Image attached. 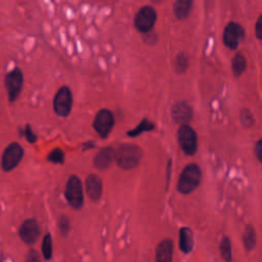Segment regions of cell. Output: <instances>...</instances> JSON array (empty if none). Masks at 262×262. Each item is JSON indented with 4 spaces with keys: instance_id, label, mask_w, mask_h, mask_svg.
I'll list each match as a JSON object with an SVG mask.
<instances>
[{
    "instance_id": "6da1fadb",
    "label": "cell",
    "mask_w": 262,
    "mask_h": 262,
    "mask_svg": "<svg viewBox=\"0 0 262 262\" xmlns=\"http://www.w3.org/2000/svg\"><path fill=\"white\" fill-rule=\"evenodd\" d=\"M141 159V150L134 145H122L115 152L114 160L123 169H132Z\"/></svg>"
},
{
    "instance_id": "7a4b0ae2",
    "label": "cell",
    "mask_w": 262,
    "mask_h": 262,
    "mask_svg": "<svg viewBox=\"0 0 262 262\" xmlns=\"http://www.w3.org/2000/svg\"><path fill=\"white\" fill-rule=\"evenodd\" d=\"M201 169L197 164H189L183 169L179 181L177 184V189L181 194H189L195 190L201 181Z\"/></svg>"
},
{
    "instance_id": "3957f363",
    "label": "cell",
    "mask_w": 262,
    "mask_h": 262,
    "mask_svg": "<svg viewBox=\"0 0 262 262\" xmlns=\"http://www.w3.org/2000/svg\"><path fill=\"white\" fill-rule=\"evenodd\" d=\"M157 22V12L151 6H145L138 10L134 18V27L141 33L145 34L153 31Z\"/></svg>"
},
{
    "instance_id": "277c9868",
    "label": "cell",
    "mask_w": 262,
    "mask_h": 262,
    "mask_svg": "<svg viewBox=\"0 0 262 262\" xmlns=\"http://www.w3.org/2000/svg\"><path fill=\"white\" fill-rule=\"evenodd\" d=\"M24 74L19 67H15L5 77V86L8 91L9 101L11 103L16 102L23 89Z\"/></svg>"
},
{
    "instance_id": "5b68a950",
    "label": "cell",
    "mask_w": 262,
    "mask_h": 262,
    "mask_svg": "<svg viewBox=\"0 0 262 262\" xmlns=\"http://www.w3.org/2000/svg\"><path fill=\"white\" fill-rule=\"evenodd\" d=\"M245 36L246 31L241 24L236 22H229L224 29L222 40L228 50L235 51L239 49L241 41H243Z\"/></svg>"
},
{
    "instance_id": "8992f818",
    "label": "cell",
    "mask_w": 262,
    "mask_h": 262,
    "mask_svg": "<svg viewBox=\"0 0 262 262\" xmlns=\"http://www.w3.org/2000/svg\"><path fill=\"white\" fill-rule=\"evenodd\" d=\"M65 195L69 204L74 209H80L83 206L82 183L78 176L71 175L66 186Z\"/></svg>"
},
{
    "instance_id": "52a82bcc",
    "label": "cell",
    "mask_w": 262,
    "mask_h": 262,
    "mask_svg": "<svg viewBox=\"0 0 262 262\" xmlns=\"http://www.w3.org/2000/svg\"><path fill=\"white\" fill-rule=\"evenodd\" d=\"M73 106L72 91L68 86H62L55 95L54 109L58 116L67 117L71 113Z\"/></svg>"
},
{
    "instance_id": "ba28073f",
    "label": "cell",
    "mask_w": 262,
    "mask_h": 262,
    "mask_svg": "<svg viewBox=\"0 0 262 262\" xmlns=\"http://www.w3.org/2000/svg\"><path fill=\"white\" fill-rule=\"evenodd\" d=\"M178 142L181 150L188 156H193L197 152L198 138L195 130L187 124L178 129Z\"/></svg>"
},
{
    "instance_id": "9c48e42d",
    "label": "cell",
    "mask_w": 262,
    "mask_h": 262,
    "mask_svg": "<svg viewBox=\"0 0 262 262\" xmlns=\"http://www.w3.org/2000/svg\"><path fill=\"white\" fill-rule=\"evenodd\" d=\"M24 156L23 148L18 142H12V144L6 149L3 155L2 165L5 171H11L20 164Z\"/></svg>"
},
{
    "instance_id": "30bf717a",
    "label": "cell",
    "mask_w": 262,
    "mask_h": 262,
    "mask_svg": "<svg viewBox=\"0 0 262 262\" xmlns=\"http://www.w3.org/2000/svg\"><path fill=\"white\" fill-rule=\"evenodd\" d=\"M115 123L114 115L110 110L103 109L98 112L93 121V128L102 137H107Z\"/></svg>"
},
{
    "instance_id": "8fae6325",
    "label": "cell",
    "mask_w": 262,
    "mask_h": 262,
    "mask_svg": "<svg viewBox=\"0 0 262 262\" xmlns=\"http://www.w3.org/2000/svg\"><path fill=\"white\" fill-rule=\"evenodd\" d=\"M40 235V227L36 220L28 219L24 222L20 228L21 239L26 244H34Z\"/></svg>"
},
{
    "instance_id": "7c38bea8",
    "label": "cell",
    "mask_w": 262,
    "mask_h": 262,
    "mask_svg": "<svg viewBox=\"0 0 262 262\" xmlns=\"http://www.w3.org/2000/svg\"><path fill=\"white\" fill-rule=\"evenodd\" d=\"M171 115L176 123L185 125L193 118V110L185 102L176 103L171 109Z\"/></svg>"
},
{
    "instance_id": "4fadbf2b",
    "label": "cell",
    "mask_w": 262,
    "mask_h": 262,
    "mask_svg": "<svg viewBox=\"0 0 262 262\" xmlns=\"http://www.w3.org/2000/svg\"><path fill=\"white\" fill-rule=\"evenodd\" d=\"M86 192L92 201H98L101 199L103 193V183L98 175H88L86 178Z\"/></svg>"
},
{
    "instance_id": "5bb4252c",
    "label": "cell",
    "mask_w": 262,
    "mask_h": 262,
    "mask_svg": "<svg viewBox=\"0 0 262 262\" xmlns=\"http://www.w3.org/2000/svg\"><path fill=\"white\" fill-rule=\"evenodd\" d=\"M173 256V243L171 240L162 241L156 249V261L157 262H172Z\"/></svg>"
},
{
    "instance_id": "9a60e30c",
    "label": "cell",
    "mask_w": 262,
    "mask_h": 262,
    "mask_svg": "<svg viewBox=\"0 0 262 262\" xmlns=\"http://www.w3.org/2000/svg\"><path fill=\"white\" fill-rule=\"evenodd\" d=\"M115 151L112 148H105L101 150L94 157V166L100 170L107 169L114 161Z\"/></svg>"
},
{
    "instance_id": "2e32d148",
    "label": "cell",
    "mask_w": 262,
    "mask_h": 262,
    "mask_svg": "<svg viewBox=\"0 0 262 262\" xmlns=\"http://www.w3.org/2000/svg\"><path fill=\"white\" fill-rule=\"evenodd\" d=\"M194 0H175L173 5V14L177 20L183 21L188 19L193 10Z\"/></svg>"
},
{
    "instance_id": "e0dca14e",
    "label": "cell",
    "mask_w": 262,
    "mask_h": 262,
    "mask_svg": "<svg viewBox=\"0 0 262 262\" xmlns=\"http://www.w3.org/2000/svg\"><path fill=\"white\" fill-rule=\"evenodd\" d=\"M194 247L193 232L188 227H182L179 230V248L183 253H189Z\"/></svg>"
},
{
    "instance_id": "ac0fdd59",
    "label": "cell",
    "mask_w": 262,
    "mask_h": 262,
    "mask_svg": "<svg viewBox=\"0 0 262 262\" xmlns=\"http://www.w3.org/2000/svg\"><path fill=\"white\" fill-rule=\"evenodd\" d=\"M231 70L234 77L236 78L241 77L245 73V71L247 70V59L242 53L237 52L233 56L231 61Z\"/></svg>"
},
{
    "instance_id": "d6986e66",
    "label": "cell",
    "mask_w": 262,
    "mask_h": 262,
    "mask_svg": "<svg viewBox=\"0 0 262 262\" xmlns=\"http://www.w3.org/2000/svg\"><path fill=\"white\" fill-rule=\"evenodd\" d=\"M244 246L248 251H251L256 246V233L255 229L252 225H247L245 228V232L243 235Z\"/></svg>"
},
{
    "instance_id": "ffe728a7",
    "label": "cell",
    "mask_w": 262,
    "mask_h": 262,
    "mask_svg": "<svg viewBox=\"0 0 262 262\" xmlns=\"http://www.w3.org/2000/svg\"><path fill=\"white\" fill-rule=\"evenodd\" d=\"M188 65H189V58H188V56L185 53L180 52L176 56V59H175V70H176V72L179 73V74L184 73L185 71L187 70V68H188Z\"/></svg>"
},
{
    "instance_id": "44dd1931",
    "label": "cell",
    "mask_w": 262,
    "mask_h": 262,
    "mask_svg": "<svg viewBox=\"0 0 262 262\" xmlns=\"http://www.w3.org/2000/svg\"><path fill=\"white\" fill-rule=\"evenodd\" d=\"M154 128H155V125H154L151 121H149L148 119H144V120H142V121L140 122V124H139L135 129L128 131L127 134H128L129 136L134 137V136H137V135L141 134L142 132L151 131V130H153Z\"/></svg>"
},
{
    "instance_id": "7402d4cb",
    "label": "cell",
    "mask_w": 262,
    "mask_h": 262,
    "mask_svg": "<svg viewBox=\"0 0 262 262\" xmlns=\"http://www.w3.org/2000/svg\"><path fill=\"white\" fill-rule=\"evenodd\" d=\"M42 253L46 260H50L53 256V240H52V235L50 233H47L43 239Z\"/></svg>"
},
{
    "instance_id": "603a6c76",
    "label": "cell",
    "mask_w": 262,
    "mask_h": 262,
    "mask_svg": "<svg viewBox=\"0 0 262 262\" xmlns=\"http://www.w3.org/2000/svg\"><path fill=\"white\" fill-rule=\"evenodd\" d=\"M220 253L226 262L231 261V244L229 237L224 236L220 243Z\"/></svg>"
},
{
    "instance_id": "cb8c5ba5",
    "label": "cell",
    "mask_w": 262,
    "mask_h": 262,
    "mask_svg": "<svg viewBox=\"0 0 262 262\" xmlns=\"http://www.w3.org/2000/svg\"><path fill=\"white\" fill-rule=\"evenodd\" d=\"M47 160L55 164H63L65 161L64 152L61 149H55L47 157Z\"/></svg>"
},
{
    "instance_id": "d4e9b609",
    "label": "cell",
    "mask_w": 262,
    "mask_h": 262,
    "mask_svg": "<svg viewBox=\"0 0 262 262\" xmlns=\"http://www.w3.org/2000/svg\"><path fill=\"white\" fill-rule=\"evenodd\" d=\"M241 121H242L243 125L247 126V127H249V126H251L253 124L254 120H253L252 114H251V112L249 110H247V109L242 110V112H241Z\"/></svg>"
},
{
    "instance_id": "484cf974",
    "label": "cell",
    "mask_w": 262,
    "mask_h": 262,
    "mask_svg": "<svg viewBox=\"0 0 262 262\" xmlns=\"http://www.w3.org/2000/svg\"><path fill=\"white\" fill-rule=\"evenodd\" d=\"M142 40H144L149 45H155L157 43V40H158L157 34L152 32V31L142 34Z\"/></svg>"
},
{
    "instance_id": "4316f807",
    "label": "cell",
    "mask_w": 262,
    "mask_h": 262,
    "mask_svg": "<svg viewBox=\"0 0 262 262\" xmlns=\"http://www.w3.org/2000/svg\"><path fill=\"white\" fill-rule=\"evenodd\" d=\"M255 34L258 40H262V15H260L255 24Z\"/></svg>"
},
{
    "instance_id": "83f0119b",
    "label": "cell",
    "mask_w": 262,
    "mask_h": 262,
    "mask_svg": "<svg viewBox=\"0 0 262 262\" xmlns=\"http://www.w3.org/2000/svg\"><path fill=\"white\" fill-rule=\"evenodd\" d=\"M69 228H70V223H69V219L66 217V216H63L60 220V229H61V232L63 234H67L68 231H69Z\"/></svg>"
},
{
    "instance_id": "f1b7e54d",
    "label": "cell",
    "mask_w": 262,
    "mask_h": 262,
    "mask_svg": "<svg viewBox=\"0 0 262 262\" xmlns=\"http://www.w3.org/2000/svg\"><path fill=\"white\" fill-rule=\"evenodd\" d=\"M24 134H25L27 140H28L29 142H31V144H33V142H35L36 139H37V136L33 133L30 125H27V126H26V129H25V132H24Z\"/></svg>"
},
{
    "instance_id": "f546056e",
    "label": "cell",
    "mask_w": 262,
    "mask_h": 262,
    "mask_svg": "<svg viewBox=\"0 0 262 262\" xmlns=\"http://www.w3.org/2000/svg\"><path fill=\"white\" fill-rule=\"evenodd\" d=\"M26 262H40V256L37 251L30 250V252L27 255Z\"/></svg>"
},
{
    "instance_id": "4dcf8cb0",
    "label": "cell",
    "mask_w": 262,
    "mask_h": 262,
    "mask_svg": "<svg viewBox=\"0 0 262 262\" xmlns=\"http://www.w3.org/2000/svg\"><path fill=\"white\" fill-rule=\"evenodd\" d=\"M255 151H256V155H257L258 160L261 161V140H259V141L257 142V144H256Z\"/></svg>"
},
{
    "instance_id": "1f68e13d",
    "label": "cell",
    "mask_w": 262,
    "mask_h": 262,
    "mask_svg": "<svg viewBox=\"0 0 262 262\" xmlns=\"http://www.w3.org/2000/svg\"><path fill=\"white\" fill-rule=\"evenodd\" d=\"M152 2L156 5H159V4H162L163 2H165V0H152Z\"/></svg>"
}]
</instances>
